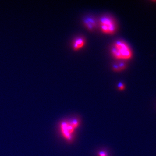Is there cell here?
Listing matches in <instances>:
<instances>
[{
    "label": "cell",
    "instance_id": "obj_2",
    "mask_svg": "<svg viewBox=\"0 0 156 156\" xmlns=\"http://www.w3.org/2000/svg\"><path fill=\"white\" fill-rule=\"evenodd\" d=\"M99 24L102 32L107 34H114L116 32L117 25L115 21L109 16H104L101 17Z\"/></svg>",
    "mask_w": 156,
    "mask_h": 156
},
{
    "label": "cell",
    "instance_id": "obj_7",
    "mask_svg": "<svg viewBox=\"0 0 156 156\" xmlns=\"http://www.w3.org/2000/svg\"><path fill=\"white\" fill-rule=\"evenodd\" d=\"M97 156H110V153L108 150L102 149L98 152Z\"/></svg>",
    "mask_w": 156,
    "mask_h": 156
},
{
    "label": "cell",
    "instance_id": "obj_5",
    "mask_svg": "<svg viewBox=\"0 0 156 156\" xmlns=\"http://www.w3.org/2000/svg\"><path fill=\"white\" fill-rule=\"evenodd\" d=\"M85 44V41L83 38L78 37L75 39L73 44V48L74 50H77L82 48Z\"/></svg>",
    "mask_w": 156,
    "mask_h": 156
},
{
    "label": "cell",
    "instance_id": "obj_3",
    "mask_svg": "<svg viewBox=\"0 0 156 156\" xmlns=\"http://www.w3.org/2000/svg\"><path fill=\"white\" fill-rule=\"evenodd\" d=\"M60 127L62 134L64 138L68 142L73 141V134L75 129L67 121L62 122Z\"/></svg>",
    "mask_w": 156,
    "mask_h": 156
},
{
    "label": "cell",
    "instance_id": "obj_4",
    "mask_svg": "<svg viewBox=\"0 0 156 156\" xmlns=\"http://www.w3.org/2000/svg\"><path fill=\"white\" fill-rule=\"evenodd\" d=\"M84 23L87 28L90 30H93L97 26L96 21L93 17H86L84 20Z\"/></svg>",
    "mask_w": 156,
    "mask_h": 156
},
{
    "label": "cell",
    "instance_id": "obj_9",
    "mask_svg": "<svg viewBox=\"0 0 156 156\" xmlns=\"http://www.w3.org/2000/svg\"><path fill=\"white\" fill-rule=\"evenodd\" d=\"M117 88L119 90L122 91L124 90L125 89V86L123 83L122 82H119L117 85Z\"/></svg>",
    "mask_w": 156,
    "mask_h": 156
},
{
    "label": "cell",
    "instance_id": "obj_1",
    "mask_svg": "<svg viewBox=\"0 0 156 156\" xmlns=\"http://www.w3.org/2000/svg\"><path fill=\"white\" fill-rule=\"evenodd\" d=\"M111 51L113 57L119 61H124L129 60L132 57L131 48L123 41H116L113 44Z\"/></svg>",
    "mask_w": 156,
    "mask_h": 156
},
{
    "label": "cell",
    "instance_id": "obj_8",
    "mask_svg": "<svg viewBox=\"0 0 156 156\" xmlns=\"http://www.w3.org/2000/svg\"><path fill=\"white\" fill-rule=\"evenodd\" d=\"M75 129L78 127L79 125V121L76 119H73L71 120L68 122Z\"/></svg>",
    "mask_w": 156,
    "mask_h": 156
},
{
    "label": "cell",
    "instance_id": "obj_6",
    "mask_svg": "<svg viewBox=\"0 0 156 156\" xmlns=\"http://www.w3.org/2000/svg\"><path fill=\"white\" fill-rule=\"evenodd\" d=\"M126 68V64L124 61H119L113 64L112 69L113 71L116 72H122Z\"/></svg>",
    "mask_w": 156,
    "mask_h": 156
}]
</instances>
